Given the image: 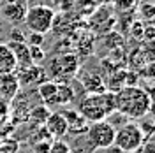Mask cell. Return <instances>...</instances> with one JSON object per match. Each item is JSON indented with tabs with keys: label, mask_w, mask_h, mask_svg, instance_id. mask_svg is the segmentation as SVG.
Listing matches in <instances>:
<instances>
[{
	"label": "cell",
	"mask_w": 155,
	"mask_h": 153,
	"mask_svg": "<svg viewBox=\"0 0 155 153\" xmlns=\"http://www.w3.org/2000/svg\"><path fill=\"white\" fill-rule=\"evenodd\" d=\"M115 109L130 120L145 118L152 111V95L141 86H124L115 93Z\"/></svg>",
	"instance_id": "obj_1"
},
{
	"label": "cell",
	"mask_w": 155,
	"mask_h": 153,
	"mask_svg": "<svg viewBox=\"0 0 155 153\" xmlns=\"http://www.w3.org/2000/svg\"><path fill=\"white\" fill-rule=\"evenodd\" d=\"M78 113L83 116V120L88 123L107 120L111 115H115V93L113 92H101V93H87L83 100L79 102Z\"/></svg>",
	"instance_id": "obj_2"
},
{
	"label": "cell",
	"mask_w": 155,
	"mask_h": 153,
	"mask_svg": "<svg viewBox=\"0 0 155 153\" xmlns=\"http://www.w3.org/2000/svg\"><path fill=\"white\" fill-rule=\"evenodd\" d=\"M55 18H57V12H55L53 7L42 5V4H35V5L27 9L23 23H25L28 32L44 35V34H48L49 30L53 28Z\"/></svg>",
	"instance_id": "obj_3"
},
{
	"label": "cell",
	"mask_w": 155,
	"mask_h": 153,
	"mask_svg": "<svg viewBox=\"0 0 155 153\" xmlns=\"http://www.w3.org/2000/svg\"><path fill=\"white\" fill-rule=\"evenodd\" d=\"M145 141H146L145 134L141 132L139 125L136 122H127L120 127H115V143H113V146H116L124 153L139 151V148L143 146Z\"/></svg>",
	"instance_id": "obj_4"
},
{
	"label": "cell",
	"mask_w": 155,
	"mask_h": 153,
	"mask_svg": "<svg viewBox=\"0 0 155 153\" xmlns=\"http://www.w3.org/2000/svg\"><path fill=\"white\" fill-rule=\"evenodd\" d=\"M88 144L95 150H107L115 143V125L107 120L94 122L87 127Z\"/></svg>",
	"instance_id": "obj_5"
},
{
	"label": "cell",
	"mask_w": 155,
	"mask_h": 153,
	"mask_svg": "<svg viewBox=\"0 0 155 153\" xmlns=\"http://www.w3.org/2000/svg\"><path fill=\"white\" fill-rule=\"evenodd\" d=\"M78 69H79V58L74 53H65V55H60L51 62V77H55L58 81H69L71 77L76 76Z\"/></svg>",
	"instance_id": "obj_6"
},
{
	"label": "cell",
	"mask_w": 155,
	"mask_h": 153,
	"mask_svg": "<svg viewBox=\"0 0 155 153\" xmlns=\"http://www.w3.org/2000/svg\"><path fill=\"white\" fill-rule=\"evenodd\" d=\"M44 123H46V132L53 139H60L65 134H69V123L62 113H49Z\"/></svg>",
	"instance_id": "obj_7"
},
{
	"label": "cell",
	"mask_w": 155,
	"mask_h": 153,
	"mask_svg": "<svg viewBox=\"0 0 155 153\" xmlns=\"http://www.w3.org/2000/svg\"><path fill=\"white\" fill-rule=\"evenodd\" d=\"M28 9V2L27 0H18V2H5L2 7V14L4 18L9 19L11 23H21L25 19Z\"/></svg>",
	"instance_id": "obj_8"
},
{
	"label": "cell",
	"mask_w": 155,
	"mask_h": 153,
	"mask_svg": "<svg viewBox=\"0 0 155 153\" xmlns=\"http://www.w3.org/2000/svg\"><path fill=\"white\" fill-rule=\"evenodd\" d=\"M19 81L18 76L14 72H9V74H0V97L7 99V100H12L14 97L18 95L19 92Z\"/></svg>",
	"instance_id": "obj_9"
},
{
	"label": "cell",
	"mask_w": 155,
	"mask_h": 153,
	"mask_svg": "<svg viewBox=\"0 0 155 153\" xmlns=\"http://www.w3.org/2000/svg\"><path fill=\"white\" fill-rule=\"evenodd\" d=\"M7 46L11 48L12 55H14V58H16V65H18V69L32 65V62H30V53H28V44H27L25 41H9Z\"/></svg>",
	"instance_id": "obj_10"
},
{
	"label": "cell",
	"mask_w": 155,
	"mask_h": 153,
	"mask_svg": "<svg viewBox=\"0 0 155 153\" xmlns=\"http://www.w3.org/2000/svg\"><path fill=\"white\" fill-rule=\"evenodd\" d=\"M18 76L19 85H39L44 79V69H41L39 65H28V67L19 69Z\"/></svg>",
	"instance_id": "obj_11"
},
{
	"label": "cell",
	"mask_w": 155,
	"mask_h": 153,
	"mask_svg": "<svg viewBox=\"0 0 155 153\" xmlns=\"http://www.w3.org/2000/svg\"><path fill=\"white\" fill-rule=\"evenodd\" d=\"M18 69L16 65V58L12 55V51L7 44L0 42V74H9Z\"/></svg>",
	"instance_id": "obj_12"
},
{
	"label": "cell",
	"mask_w": 155,
	"mask_h": 153,
	"mask_svg": "<svg viewBox=\"0 0 155 153\" xmlns=\"http://www.w3.org/2000/svg\"><path fill=\"white\" fill-rule=\"evenodd\" d=\"M62 115L65 116V120H67L69 123V132L71 134H83V132H87V127H85V120H83V116L79 115L78 111H62Z\"/></svg>",
	"instance_id": "obj_13"
},
{
	"label": "cell",
	"mask_w": 155,
	"mask_h": 153,
	"mask_svg": "<svg viewBox=\"0 0 155 153\" xmlns=\"http://www.w3.org/2000/svg\"><path fill=\"white\" fill-rule=\"evenodd\" d=\"M39 95L46 104H57V81H41Z\"/></svg>",
	"instance_id": "obj_14"
},
{
	"label": "cell",
	"mask_w": 155,
	"mask_h": 153,
	"mask_svg": "<svg viewBox=\"0 0 155 153\" xmlns=\"http://www.w3.org/2000/svg\"><path fill=\"white\" fill-rule=\"evenodd\" d=\"M74 99V92L69 81H58L57 83V104L65 106L69 102H72Z\"/></svg>",
	"instance_id": "obj_15"
},
{
	"label": "cell",
	"mask_w": 155,
	"mask_h": 153,
	"mask_svg": "<svg viewBox=\"0 0 155 153\" xmlns=\"http://www.w3.org/2000/svg\"><path fill=\"white\" fill-rule=\"evenodd\" d=\"M139 5V18L141 21H146V23H150L152 19H153V14H155V7L152 2H141V4H137Z\"/></svg>",
	"instance_id": "obj_16"
},
{
	"label": "cell",
	"mask_w": 155,
	"mask_h": 153,
	"mask_svg": "<svg viewBox=\"0 0 155 153\" xmlns=\"http://www.w3.org/2000/svg\"><path fill=\"white\" fill-rule=\"evenodd\" d=\"M28 53H30V62H32L34 65L42 63L44 58H46V53H44L42 46H28Z\"/></svg>",
	"instance_id": "obj_17"
},
{
	"label": "cell",
	"mask_w": 155,
	"mask_h": 153,
	"mask_svg": "<svg viewBox=\"0 0 155 153\" xmlns=\"http://www.w3.org/2000/svg\"><path fill=\"white\" fill-rule=\"evenodd\" d=\"M139 4V0H115V9L118 12H130Z\"/></svg>",
	"instance_id": "obj_18"
},
{
	"label": "cell",
	"mask_w": 155,
	"mask_h": 153,
	"mask_svg": "<svg viewBox=\"0 0 155 153\" xmlns=\"http://www.w3.org/2000/svg\"><path fill=\"white\" fill-rule=\"evenodd\" d=\"M49 153H71V146L62 137L53 139V143H49Z\"/></svg>",
	"instance_id": "obj_19"
},
{
	"label": "cell",
	"mask_w": 155,
	"mask_h": 153,
	"mask_svg": "<svg viewBox=\"0 0 155 153\" xmlns=\"http://www.w3.org/2000/svg\"><path fill=\"white\" fill-rule=\"evenodd\" d=\"M30 116H32V120H35V122H46V118L49 116V109L46 106H37V107H34V109L30 111Z\"/></svg>",
	"instance_id": "obj_20"
},
{
	"label": "cell",
	"mask_w": 155,
	"mask_h": 153,
	"mask_svg": "<svg viewBox=\"0 0 155 153\" xmlns=\"http://www.w3.org/2000/svg\"><path fill=\"white\" fill-rule=\"evenodd\" d=\"M143 30H145V23L141 19H136L130 25V35L134 39H137V41H143Z\"/></svg>",
	"instance_id": "obj_21"
},
{
	"label": "cell",
	"mask_w": 155,
	"mask_h": 153,
	"mask_svg": "<svg viewBox=\"0 0 155 153\" xmlns=\"http://www.w3.org/2000/svg\"><path fill=\"white\" fill-rule=\"evenodd\" d=\"M53 4H55L57 11H60V12H69L71 7L74 5V0H53Z\"/></svg>",
	"instance_id": "obj_22"
},
{
	"label": "cell",
	"mask_w": 155,
	"mask_h": 153,
	"mask_svg": "<svg viewBox=\"0 0 155 153\" xmlns=\"http://www.w3.org/2000/svg\"><path fill=\"white\" fill-rule=\"evenodd\" d=\"M42 41H44V35L28 32V41H25V42H27L28 46H42Z\"/></svg>",
	"instance_id": "obj_23"
},
{
	"label": "cell",
	"mask_w": 155,
	"mask_h": 153,
	"mask_svg": "<svg viewBox=\"0 0 155 153\" xmlns=\"http://www.w3.org/2000/svg\"><path fill=\"white\" fill-rule=\"evenodd\" d=\"M7 113H9V100L0 97V120H4L7 116Z\"/></svg>",
	"instance_id": "obj_24"
},
{
	"label": "cell",
	"mask_w": 155,
	"mask_h": 153,
	"mask_svg": "<svg viewBox=\"0 0 155 153\" xmlns=\"http://www.w3.org/2000/svg\"><path fill=\"white\" fill-rule=\"evenodd\" d=\"M139 150H141V153H155V150H153V137H148Z\"/></svg>",
	"instance_id": "obj_25"
},
{
	"label": "cell",
	"mask_w": 155,
	"mask_h": 153,
	"mask_svg": "<svg viewBox=\"0 0 155 153\" xmlns=\"http://www.w3.org/2000/svg\"><path fill=\"white\" fill-rule=\"evenodd\" d=\"M35 153H49V144H41L39 143L37 146H35Z\"/></svg>",
	"instance_id": "obj_26"
},
{
	"label": "cell",
	"mask_w": 155,
	"mask_h": 153,
	"mask_svg": "<svg viewBox=\"0 0 155 153\" xmlns=\"http://www.w3.org/2000/svg\"><path fill=\"white\" fill-rule=\"evenodd\" d=\"M5 2H18V0H5Z\"/></svg>",
	"instance_id": "obj_27"
},
{
	"label": "cell",
	"mask_w": 155,
	"mask_h": 153,
	"mask_svg": "<svg viewBox=\"0 0 155 153\" xmlns=\"http://www.w3.org/2000/svg\"><path fill=\"white\" fill-rule=\"evenodd\" d=\"M145 2H152V4H153V0H145Z\"/></svg>",
	"instance_id": "obj_28"
}]
</instances>
